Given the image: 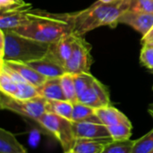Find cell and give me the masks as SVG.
Returning a JSON list of instances; mask_svg holds the SVG:
<instances>
[{"label": "cell", "mask_w": 153, "mask_h": 153, "mask_svg": "<svg viewBox=\"0 0 153 153\" xmlns=\"http://www.w3.org/2000/svg\"><path fill=\"white\" fill-rule=\"evenodd\" d=\"M60 79H61V85H62V89H63L65 100L73 104L78 102L74 74H65L64 75L60 77Z\"/></svg>", "instance_id": "d6986e66"}, {"label": "cell", "mask_w": 153, "mask_h": 153, "mask_svg": "<svg viewBox=\"0 0 153 153\" xmlns=\"http://www.w3.org/2000/svg\"><path fill=\"white\" fill-rule=\"evenodd\" d=\"M131 0H117L112 3H102L100 0L91 6L69 13L74 34H83L100 26L117 27L119 17L130 9Z\"/></svg>", "instance_id": "7a4b0ae2"}, {"label": "cell", "mask_w": 153, "mask_h": 153, "mask_svg": "<svg viewBox=\"0 0 153 153\" xmlns=\"http://www.w3.org/2000/svg\"><path fill=\"white\" fill-rule=\"evenodd\" d=\"M46 102L47 100L40 96L23 100L1 92L0 97V107L2 109L9 110L27 118L33 119L36 122L46 113Z\"/></svg>", "instance_id": "5b68a950"}, {"label": "cell", "mask_w": 153, "mask_h": 153, "mask_svg": "<svg viewBox=\"0 0 153 153\" xmlns=\"http://www.w3.org/2000/svg\"><path fill=\"white\" fill-rule=\"evenodd\" d=\"M0 153H28L25 148L17 141L9 131L0 129Z\"/></svg>", "instance_id": "e0dca14e"}, {"label": "cell", "mask_w": 153, "mask_h": 153, "mask_svg": "<svg viewBox=\"0 0 153 153\" xmlns=\"http://www.w3.org/2000/svg\"><path fill=\"white\" fill-rule=\"evenodd\" d=\"M148 111H149V113H150V115L152 116L153 117V103L152 104H151L150 105V107H149V109H148Z\"/></svg>", "instance_id": "1f68e13d"}, {"label": "cell", "mask_w": 153, "mask_h": 153, "mask_svg": "<svg viewBox=\"0 0 153 153\" xmlns=\"http://www.w3.org/2000/svg\"><path fill=\"white\" fill-rule=\"evenodd\" d=\"M74 78L77 98H78L88 88L91 86L94 76L91 75V74H74Z\"/></svg>", "instance_id": "484cf974"}, {"label": "cell", "mask_w": 153, "mask_h": 153, "mask_svg": "<svg viewBox=\"0 0 153 153\" xmlns=\"http://www.w3.org/2000/svg\"><path fill=\"white\" fill-rule=\"evenodd\" d=\"M140 60L144 66L153 69V44H143Z\"/></svg>", "instance_id": "83f0119b"}, {"label": "cell", "mask_w": 153, "mask_h": 153, "mask_svg": "<svg viewBox=\"0 0 153 153\" xmlns=\"http://www.w3.org/2000/svg\"><path fill=\"white\" fill-rule=\"evenodd\" d=\"M110 136L112 137L113 141H126L129 140L132 135V126L125 125V124H119L116 126H107Z\"/></svg>", "instance_id": "44dd1931"}, {"label": "cell", "mask_w": 153, "mask_h": 153, "mask_svg": "<svg viewBox=\"0 0 153 153\" xmlns=\"http://www.w3.org/2000/svg\"><path fill=\"white\" fill-rule=\"evenodd\" d=\"M129 10L153 14V0H131Z\"/></svg>", "instance_id": "f1b7e54d"}, {"label": "cell", "mask_w": 153, "mask_h": 153, "mask_svg": "<svg viewBox=\"0 0 153 153\" xmlns=\"http://www.w3.org/2000/svg\"><path fill=\"white\" fill-rule=\"evenodd\" d=\"M18 84V90L13 98L18 100H31L34 98H37L39 96L38 88L34 85L25 82H19Z\"/></svg>", "instance_id": "d4e9b609"}, {"label": "cell", "mask_w": 153, "mask_h": 153, "mask_svg": "<svg viewBox=\"0 0 153 153\" xmlns=\"http://www.w3.org/2000/svg\"><path fill=\"white\" fill-rule=\"evenodd\" d=\"M143 44H153V27L152 29L142 39Z\"/></svg>", "instance_id": "f546056e"}, {"label": "cell", "mask_w": 153, "mask_h": 153, "mask_svg": "<svg viewBox=\"0 0 153 153\" xmlns=\"http://www.w3.org/2000/svg\"><path fill=\"white\" fill-rule=\"evenodd\" d=\"M78 102H80L85 106H88L90 108H92L94 109L104 107L103 104L101 103V101L100 100L99 97L97 96L95 91L93 90L92 86L88 88L82 95H80L78 97Z\"/></svg>", "instance_id": "603a6c76"}, {"label": "cell", "mask_w": 153, "mask_h": 153, "mask_svg": "<svg viewBox=\"0 0 153 153\" xmlns=\"http://www.w3.org/2000/svg\"><path fill=\"white\" fill-rule=\"evenodd\" d=\"M73 130L76 139H105L112 138L108 127L102 124L73 122Z\"/></svg>", "instance_id": "9c48e42d"}, {"label": "cell", "mask_w": 153, "mask_h": 153, "mask_svg": "<svg viewBox=\"0 0 153 153\" xmlns=\"http://www.w3.org/2000/svg\"><path fill=\"white\" fill-rule=\"evenodd\" d=\"M75 42V34L72 33L63 37L57 41L49 44L47 56L56 62L57 64L65 66L67 60L70 58Z\"/></svg>", "instance_id": "52a82bcc"}, {"label": "cell", "mask_w": 153, "mask_h": 153, "mask_svg": "<svg viewBox=\"0 0 153 153\" xmlns=\"http://www.w3.org/2000/svg\"><path fill=\"white\" fill-rule=\"evenodd\" d=\"M30 22L13 30L39 42L51 44L74 33L69 13H51L42 10H30Z\"/></svg>", "instance_id": "6da1fadb"}, {"label": "cell", "mask_w": 153, "mask_h": 153, "mask_svg": "<svg viewBox=\"0 0 153 153\" xmlns=\"http://www.w3.org/2000/svg\"><path fill=\"white\" fill-rule=\"evenodd\" d=\"M91 86L93 90L95 91L97 96L99 97L100 100L103 104V106L104 107L110 106V98H109V93H108L107 87L103 83H101L99 80H97L95 77L93 79Z\"/></svg>", "instance_id": "4316f807"}, {"label": "cell", "mask_w": 153, "mask_h": 153, "mask_svg": "<svg viewBox=\"0 0 153 153\" xmlns=\"http://www.w3.org/2000/svg\"><path fill=\"white\" fill-rule=\"evenodd\" d=\"M151 153H153V151H152V152H151Z\"/></svg>", "instance_id": "e575fe53"}, {"label": "cell", "mask_w": 153, "mask_h": 153, "mask_svg": "<svg viewBox=\"0 0 153 153\" xmlns=\"http://www.w3.org/2000/svg\"><path fill=\"white\" fill-rule=\"evenodd\" d=\"M18 0H0V7L1 10L5 9L13 4H14Z\"/></svg>", "instance_id": "4dcf8cb0"}, {"label": "cell", "mask_w": 153, "mask_h": 153, "mask_svg": "<svg viewBox=\"0 0 153 153\" xmlns=\"http://www.w3.org/2000/svg\"><path fill=\"white\" fill-rule=\"evenodd\" d=\"M37 123L56 138L64 152H69L74 150L76 138L74 134L72 120L46 112Z\"/></svg>", "instance_id": "277c9868"}, {"label": "cell", "mask_w": 153, "mask_h": 153, "mask_svg": "<svg viewBox=\"0 0 153 153\" xmlns=\"http://www.w3.org/2000/svg\"><path fill=\"white\" fill-rule=\"evenodd\" d=\"M100 2L102 3H106V4H108V3H112V2H115L117 0H100Z\"/></svg>", "instance_id": "d6a6232c"}, {"label": "cell", "mask_w": 153, "mask_h": 153, "mask_svg": "<svg viewBox=\"0 0 153 153\" xmlns=\"http://www.w3.org/2000/svg\"><path fill=\"white\" fill-rule=\"evenodd\" d=\"M30 13L29 10L12 11L1 13L0 29L1 30H13L30 22Z\"/></svg>", "instance_id": "8fae6325"}, {"label": "cell", "mask_w": 153, "mask_h": 153, "mask_svg": "<svg viewBox=\"0 0 153 153\" xmlns=\"http://www.w3.org/2000/svg\"><path fill=\"white\" fill-rule=\"evenodd\" d=\"M66 153H74L73 151H71V152H66Z\"/></svg>", "instance_id": "836d02e7"}, {"label": "cell", "mask_w": 153, "mask_h": 153, "mask_svg": "<svg viewBox=\"0 0 153 153\" xmlns=\"http://www.w3.org/2000/svg\"><path fill=\"white\" fill-rule=\"evenodd\" d=\"M10 66L12 69L16 71L27 82L34 85L35 87L41 86L48 78L39 74L36 70L31 68L26 63H20V62H12V61H1Z\"/></svg>", "instance_id": "4fadbf2b"}, {"label": "cell", "mask_w": 153, "mask_h": 153, "mask_svg": "<svg viewBox=\"0 0 153 153\" xmlns=\"http://www.w3.org/2000/svg\"><path fill=\"white\" fill-rule=\"evenodd\" d=\"M111 142H113L112 138L76 139L73 152L74 153H101Z\"/></svg>", "instance_id": "9a60e30c"}, {"label": "cell", "mask_w": 153, "mask_h": 153, "mask_svg": "<svg viewBox=\"0 0 153 153\" xmlns=\"http://www.w3.org/2000/svg\"><path fill=\"white\" fill-rule=\"evenodd\" d=\"M73 103L67 100H48L46 102V112L60 116L72 120Z\"/></svg>", "instance_id": "ac0fdd59"}, {"label": "cell", "mask_w": 153, "mask_h": 153, "mask_svg": "<svg viewBox=\"0 0 153 153\" xmlns=\"http://www.w3.org/2000/svg\"><path fill=\"white\" fill-rule=\"evenodd\" d=\"M118 23H125L131 26L143 37L152 29L153 14L128 10L119 17Z\"/></svg>", "instance_id": "ba28073f"}, {"label": "cell", "mask_w": 153, "mask_h": 153, "mask_svg": "<svg viewBox=\"0 0 153 153\" xmlns=\"http://www.w3.org/2000/svg\"><path fill=\"white\" fill-rule=\"evenodd\" d=\"M27 65H29L31 68H33L39 74H40L41 75L45 76L48 79L61 77L62 75L66 74L64 66L57 64L56 62L48 57L47 56L40 59L29 62L27 63Z\"/></svg>", "instance_id": "30bf717a"}, {"label": "cell", "mask_w": 153, "mask_h": 153, "mask_svg": "<svg viewBox=\"0 0 153 153\" xmlns=\"http://www.w3.org/2000/svg\"><path fill=\"white\" fill-rule=\"evenodd\" d=\"M91 49V46L82 36L75 34L74 51L64 66L65 73L71 74H91L90 70L93 63Z\"/></svg>", "instance_id": "8992f818"}, {"label": "cell", "mask_w": 153, "mask_h": 153, "mask_svg": "<svg viewBox=\"0 0 153 153\" xmlns=\"http://www.w3.org/2000/svg\"><path fill=\"white\" fill-rule=\"evenodd\" d=\"M153 151V128L145 135L134 141L132 153H151Z\"/></svg>", "instance_id": "ffe728a7"}, {"label": "cell", "mask_w": 153, "mask_h": 153, "mask_svg": "<svg viewBox=\"0 0 153 153\" xmlns=\"http://www.w3.org/2000/svg\"><path fill=\"white\" fill-rule=\"evenodd\" d=\"M38 91L40 97L48 100H66L60 77L47 79L41 86L38 87Z\"/></svg>", "instance_id": "5bb4252c"}, {"label": "cell", "mask_w": 153, "mask_h": 153, "mask_svg": "<svg viewBox=\"0 0 153 153\" xmlns=\"http://www.w3.org/2000/svg\"><path fill=\"white\" fill-rule=\"evenodd\" d=\"M134 141H113L108 143L101 153H132Z\"/></svg>", "instance_id": "7402d4cb"}, {"label": "cell", "mask_w": 153, "mask_h": 153, "mask_svg": "<svg viewBox=\"0 0 153 153\" xmlns=\"http://www.w3.org/2000/svg\"><path fill=\"white\" fill-rule=\"evenodd\" d=\"M0 90L2 93L11 97H14L18 90L17 82L2 69L0 70Z\"/></svg>", "instance_id": "cb8c5ba5"}, {"label": "cell", "mask_w": 153, "mask_h": 153, "mask_svg": "<svg viewBox=\"0 0 153 153\" xmlns=\"http://www.w3.org/2000/svg\"><path fill=\"white\" fill-rule=\"evenodd\" d=\"M73 105H74L73 115H72L73 122H76V123L87 122V123L101 124L94 108L85 106L80 102H76Z\"/></svg>", "instance_id": "2e32d148"}, {"label": "cell", "mask_w": 153, "mask_h": 153, "mask_svg": "<svg viewBox=\"0 0 153 153\" xmlns=\"http://www.w3.org/2000/svg\"><path fill=\"white\" fill-rule=\"evenodd\" d=\"M1 61L29 63L44 57L49 44L39 42L13 30H1Z\"/></svg>", "instance_id": "3957f363"}, {"label": "cell", "mask_w": 153, "mask_h": 153, "mask_svg": "<svg viewBox=\"0 0 153 153\" xmlns=\"http://www.w3.org/2000/svg\"><path fill=\"white\" fill-rule=\"evenodd\" d=\"M95 111L101 124L106 126H116L119 124L132 126V123L128 119V117L124 113H122L117 108L112 106L102 107V108L95 109Z\"/></svg>", "instance_id": "7c38bea8"}]
</instances>
